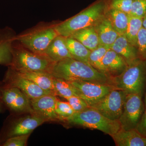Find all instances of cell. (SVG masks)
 Here are the masks:
<instances>
[{
    "instance_id": "8992f818",
    "label": "cell",
    "mask_w": 146,
    "mask_h": 146,
    "mask_svg": "<svg viewBox=\"0 0 146 146\" xmlns=\"http://www.w3.org/2000/svg\"><path fill=\"white\" fill-rule=\"evenodd\" d=\"M63 121L70 125L101 131L111 136L121 129L119 120L109 119L90 107L80 112H75Z\"/></svg>"
},
{
    "instance_id": "4dcf8cb0",
    "label": "cell",
    "mask_w": 146,
    "mask_h": 146,
    "mask_svg": "<svg viewBox=\"0 0 146 146\" xmlns=\"http://www.w3.org/2000/svg\"><path fill=\"white\" fill-rule=\"evenodd\" d=\"M146 11V0H133L129 15L143 18Z\"/></svg>"
},
{
    "instance_id": "4316f807",
    "label": "cell",
    "mask_w": 146,
    "mask_h": 146,
    "mask_svg": "<svg viewBox=\"0 0 146 146\" xmlns=\"http://www.w3.org/2000/svg\"><path fill=\"white\" fill-rule=\"evenodd\" d=\"M55 112L59 121H63L75 112L68 102L57 100L55 106Z\"/></svg>"
},
{
    "instance_id": "cb8c5ba5",
    "label": "cell",
    "mask_w": 146,
    "mask_h": 146,
    "mask_svg": "<svg viewBox=\"0 0 146 146\" xmlns=\"http://www.w3.org/2000/svg\"><path fill=\"white\" fill-rule=\"evenodd\" d=\"M53 84L56 96L65 99L73 96L79 97L77 90L70 82L54 77Z\"/></svg>"
},
{
    "instance_id": "8fae6325",
    "label": "cell",
    "mask_w": 146,
    "mask_h": 146,
    "mask_svg": "<svg viewBox=\"0 0 146 146\" xmlns=\"http://www.w3.org/2000/svg\"><path fill=\"white\" fill-rule=\"evenodd\" d=\"M3 104L13 113H33L31 99L20 89L16 87H1Z\"/></svg>"
},
{
    "instance_id": "9c48e42d",
    "label": "cell",
    "mask_w": 146,
    "mask_h": 146,
    "mask_svg": "<svg viewBox=\"0 0 146 146\" xmlns=\"http://www.w3.org/2000/svg\"><path fill=\"white\" fill-rule=\"evenodd\" d=\"M127 95L124 91L114 88L90 107L109 119L119 120L123 112Z\"/></svg>"
},
{
    "instance_id": "f546056e",
    "label": "cell",
    "mask_w": 146,
    "mask_h": 146,
    "mask_svg": "<svg viewBox=\"0 0 146 146\" xmlns=\"http://www.w3.org/2000/svg\"><path fill=\"white\" fill-rule=\"evenodd\" d=\"M65 99L75 112H80L89 107L87 102L80 97L73 96Z\"/></svg>"
},
{
    "instance_id": "ac0fdd59",
    "label": "cell",
    "mask_w": 146,
    "mask_h": 146,
    "mask_svg": "<svg viewBox=\"0 0 146 146\" xmlns=\"http://www.w3.org/2000/svg\"><path fill=\"white\" fill-rule=\"evenodd\" d=\"M110 49L121 56L128 65L139 58L137 48L129 43L125 35H119Z\"/></svg>"
},
{
    "instance_id": "30bf717a",
    "label": "cell",
    "mask_w": 146,
    "mask_h": 146,
    "mask_svg": "<svg viewBox=\"0 0 146 146\" xmlns=\"http://www.w3.org/2000/svg\"><path fill=\"white\" fill-rule=\"evenodd\" d=\"M3 82L4 84L3 86L18 88L31 100L48 94H53L55 96L53 91L44 90L33 82L21 76L16 70L10 67H8Z\"/></svg>"
},
{
    "instance_id": "5b68a950",
    "label": "cell",
    "mask_w": 146,
    "mask_h": 146,
    "mask_svg": "<svg viewBox=\"0 0 146 146\" xmlns=\"http://www.w3.org/2000/svg\"><path fill=\"white\" fill-rule=\"evenodd\" d=\"M112 81L116 89L143 97L146 90V60L137 58L121 74L112 78Z\"/></svg>"
},
{
    "instance_id": "d6986e66",
    "label": "cell",
    "mask_w": 146,
    "mask_h": 146,
    "mask_svg": "<svg viewBox=\"0 0 146 146\" xmlns=\"http://www.w3.org/2000/svg\"><path fill=\"white\" fill-rule=\"evenodd\" d=\"M65 37L58 35L51 42L45 54L56 63L68 58H73L69 52Z\"/></svg>"
},
{
    "instance_id": "603a6c76",
    "label": "cell",
    "mask_w": 146,
    "mask_h": 146,
    "mask_svg": "<svg viewBox=\"0 0 146 146\" xmlns=\"http://www.w3.org/2000/svg\"><path fill=\"white\" fill-rule=\"evenodd\" d=\"M65 42L72 57L76 60L89 64V56L91 51L76 39L65 37Z\"/></svg>"
},
{
    "instance_id": "ba28073f",
    "label": "cell",
    "mask_w": 146,
    "mask_h": 146,
    "mask_svg": "<svg viewBox=\"0 0 146 146\" xmlns=\"http://www.w3.org/2000/svg\"><path fill=\"white\" fill-rule=\"evenodd\" d=\"M143 97L137 94H128L122 113L119 119L121 129H136L145 111Z\"/></svg>"
},
{
    "instance_id": "e0dca14e",
    "label": "cell",
    "mask_w": 146,
    "mask_h": 146,
    "mask_svg": "<svg viewBox=\"0 0 146 146\" xmlns=\"http://www.w3.org/2000/svg\"><path fill=\"white\" fill-rule=\"evenodd\" d=\"M117 146H146V138L136 129L125 130L121 129L111 136Z\"/></svg>"
},
{
    "instance_id": "3957f363",
    "label": "cell",
    "mask_w": 146,
    "mask_h": 146,
    "mask_svg": "<svg viewBox=\"0 0 146 146\" xmlns=\"http://www.w3.org/2000/svg\"><path fill=\"white\" fill-rule=\"evenodd\" d=\"M10 67L16 71H35L51 74L56 62L46 54L37 53L27 48L15 39L12 48Z\"/></svg>"
},
{
    "instance_id": "4fadbf2b",
    "label": "cell",
    "mask_w": 146,
    "mask_h": 146,
    "mask_svg": "<svg viewBox=\"0 0 146 146\" xmlns=\"http://www.w3.org/2000/svg\"><path fill=\"white\" fill-rule=\"evenodd\" d=\"M57 98L53 94L44 95L35 99L31 100L33 113L48 121H58L55 112Z\"/></svg>"
},
{
    "instance_id": "7a4b0ae2",
    "label": "cell",
    "mask_w": 146,
    "mask_h": 146,
    "mask_svg": "<svg viewBox=\"0 0 146 146\" xmlns=\"http://www.w3.org/2000/svg\"><path fill=\"white\" fill-rule=\"evenodd\" d=\"M108 8L106 0H97L75 16L60 21L56 25V31L59 35L69 37L75 32L95 26L105 16Z\"/></svg>"
},
{
    "instance_id": "8d00e7d4",
    "label": "cell",
    "mask_w": 146,
    "mask_h": 146,
    "mask_svg": "<svg viewBox=\"0 0 146 146\" xmlns=\"http://www.w3.org/2000/svg\"></svg>"
},
{
    "instance_id": "2e32d148",
    "label": "cell",
    "mask_w": 146,
    "mask_h": 146,
    "mask_svg": "<svg viewBox=\"0 0 146 146\" xmlns=\"http://www.w3.org/2000/svg\"><path fill=\"white\" fill-rule=\"evenodd\" d=\"M94 27L98 36L100 44L110 47L120 35L106 15Z\"/></svg>"
},
{
    "instance_id": "d4e9b609",
    "label": "cell",
    "mask_w": 146,
    "mask_h": 146,
    "mask_svg": "<svg viewBox=\"0 0 146 146\" xmlns=\"http://www.w3.org/2000/svg\"><path fill=\"white\" fill-rule=\"evenodd\" d=\"M143 27V18L129 14L128 25L125 35L128 41L134 46H137V36Z\"/></svg>"
},
{
    "instance_id": "d6a6232c",
    "label": "cell",
    "mask_w": 146,
    "mask_h": 146,
    "mask_svg": "<svg viewBox=\"0 0 146 146\" xmlns=\"http://www.w3.org/2000/svg\"><path fill=\"white\" fill-rule=\"evenodd\" d=\"M136 129L146 138V108Z\"/></svg>"
},
{
    "instance_id": "5bb4252c",
    "label": "cell",
    "mask_w": 146,
    "mask_h": 146,
    "mask_svg": "<svg viewBox=\"0 0 146 146\" xmlns=\"http://www.w3.org/2000/svg\"><path fill=\"white\" fill-rule=\"evenodd\" d=\"M17 35L9 27L0 28V65L9 67L12 60V48Z\"/></svg>"
},
{
    "instance_id": "ffe728a7",
    "label": "cell",
    "mask_w": 146,
    "mask_h": 146,
    "mask_svg": "<svg viewBox=\"0 0 146 146\" xmlns=\"http://www.w3.org/2000/svg\"><path fill=\"white\" fill-rule=\"evenodd\" d=\"M16 72L21 76L33 82L42 89L54 92L53 84L54 77L51 74L35 71H16Z\"/></svg>"
},
{
    "instance_id": "9a60e30c",
    "label": "cell",
    "mask_w": 146,
    "mask_h": 146,
    "mask_svg": "<svg viewBox=\"0 0 146 146\" xmlns=\"http://www.w3.org/2000/svg\"><path fill=\"white\" fill-rule=\"evenodd\" d=\"M102 65L103 73L111 79L121 74L128 66L125 60L110 48L105 55Z\"/></svg>"
},
{
    "instance_id": "277c9868",
    "label": "cell",
    "mask_w": 146,
    "mask_h": 146,
    "mask_svg": "<svg viewBox=\"0 0 146 146\" xmlns=\"http://www.w3.org/2000/svg\"><path fill=\"white\" fill-rule=\"evenodd\" d=\"M60 21L40 22L17 34L16 40L32 51L45 54V51L50 43L59 35L56 27Z\"/></svg>"
},
{
    "instance_id": "1f68e13d",
    "label": "cell",
    "mask_w": 146,
    "mask_h": 146,
    "mask_svg": "<svg viewBox=\"0 0 146 146\" xmlns=\"http://www.w3.org/2000/svg\"><path fill=\"white\" fill-rule=\"evenodd\" d=\"M30 134L19 135L11 137L2 144L3 146H25L26 145Z\"/></svg>"
},
{
    "instance_id": "6da1fadb",
    "label": "cell",
    "mask_w": 146,
    "mask_h": 146,
    "mask_svg": "<svg viewBox=\"0 0 146 146\" xmlns=\"http://www.w3.org/2000/svg\"><path fill=\"white\" fill-rule=\"evenodd\" d=\"M51 74L54 77L69 82H90L112 86L111 78L89 64L73 58L56 63Z\"/></svg>"
},
{
    "instance_id": "83f0119b",
    "label": "cell",
    "mask_w": 146,
    "mask_h": 146,
    "mask_svg": "<svg viewBox=\"0 0 146 146\" xmlns=\"http://www.w3.org/2000/svg\"><path fill=\"white\" fill-rule=\"evenodd\" d=\"M133 0H106L108 7L130 14Z\"/></svg>"
},
{
    "instance_id": "7402d4cb",
    "label": "cell",
    "mask_w": 146,
    "mask_h": 146,
    "mask_svg": "<svg viewBox=\"0 0 146 146\" xmlns=\"http://www.w3.org/2000/svg\"><path fill=\"white\" fill-rule=\"evenodd\" d=\"M105 15L120 35L125 34L128 25L129 14L117 9L108 7Z\"/></svg>"
},
{
    "instance_id": "484cf974",
    "label": "cell",
    "mask_w": 146,
    "mask_h": 146,
    "mask_svg": "<svg viewBox=\"0 0 146 146\" xmlns=\"http://www.w3.org/2000/svg\"><path fill=\"white\" fill-rule=\"evenodd\" d=\"M110 48V47L99 44L95 49L91 51L89 59L90 65L98 71L104 73L102 65L103 59L106 52Z\"/></svg>"
},
{
    "instance_id": "f1b7e54d",
    "label": "cell",
    "mask_w": 146,
    "mask_h": 146,
    "mask_svg": "<svg viewBox=\"0 0 146 146\" xmlns=\"http://www.w3.org/2000/svg\"><path fill=\"white\" fill-rule=\"evenodd\" d=\"M136 48L139 58L146 60V29L143 27L138 33Z\"/></svg>"
},
{
    "instance_id": "52a82bcc",
    "label": "cell",
    "mask_w": 146,
    "mask_h": 146,
    "mask_svg": "<svg viewBox=\"0 0 146 146\" xmlns=\"http://www.w3.org/2000/svg\"><path fill=\"white\" fill-rule=\"evenodd\" d=\"M46 120L36 114L8 120L0 135V142L4 143L8 138L19 135L31 134L36 127Z\"/></svg>"
},
{
    "instance_id": "d590c367",
    "label": "cell",
    "mask_w": 146,
    "mask_h": 146,
    "mask_svg": "<svg viewBox=\"0 0 146 146\" xmlns=\"http://www.w3.org/2000/svg\"><path fill=\"white\" fill-rule=\"evenodd\" d=\"M145 98H144V103H145V108H146V90L145 91Z\"/></svg>"
},
{
    "instance_id": "e575fe53",
    "label": "cell",
    "mask_w": 146,
    "mask_h": 146,
    "mask_svg": "<svg viewBox=\"0 0 146 146\" xmlns=\"http://www.w3.org/2000/svg\"><path fill=\"white\" fill-rule=\"evenodd\" d=\"M3 106L1 100V87H0V113L2 112Z\"/></svg>"
},
{
    "instance_id": "836d02e7",
    "label": "cell",
    "mask_w": 146,
    "mask_h": 146,
    "mask_svg": "<svg viewBox=\"0 0 146 146\" xmlns=\"http://www.w3.org/2000/svg\"><path fill=\"white\" fill-rule=\"evenodd\" d=\"M143 26L146 29V11L143 17Z\"/></svg>"
},
{
    "instance_id": "44dd1931",
    "label": "cell",
    "mask_w": 146,
    "mask_h": 146,
    "mask_svg": "<svg viewBox=\"0 0 146 146\" xmlns=\"http://www.w3.org/2000/svg\"><path fill=\"white\" fill-rule=\"evenodd\" d=\"M70 37L79 41L91 51L95 49L99 45L98 36L94 26L78 31Z\"/></svg>"
},
{
    "instance_id": "7c38bea8",
    "label": "cell",
    "mask_w": 146,
    "mask_h": 146,
    "mask_svg": "<svg viewBox=\"0 0 146 146\" xmlns=\"http://www.w3.org/2000/svg\"><path fill=\"white\" fill-rule=\"evenodd\" d=\"M77 90L78 96L87 102L89 107L105 96L114 86L109 84L82 81L70 82Z\"/></svg>"
}]
</instances>
